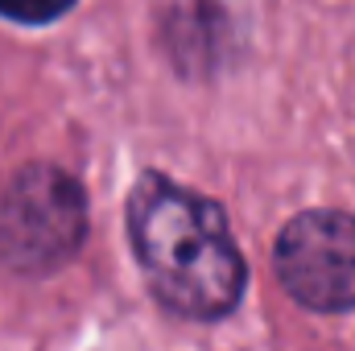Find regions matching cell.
I'll return each mask as SVG.
<instances>
[{"mask_svg": "<svg viewBox=\"0 0 355 351\" xmlns=\"http://www.w3.org/2000/svg\"><path fill=\"white\" fill-rule=\"evenodd\" d=\"M87 236L83 186L58 166H25L0 194V264L50 273Z\"/></svg>", "mask_w": 355, "mask_h": 351, "instance_id": "7a4b0ae2", "label": "cell"}, {"mask_svg": "<svg viewBox=\"0 0 355 351\" xmlns=\"http://www.w3.org/2000/svg\"><path fill=\"white\" fill-rule=\"evenodd\" d=\"M71 8H75V0H0V17H8L17 25H50Z\"/></svg>", "mask_w": 355, "mask_h": 351, "instance_id": "277c9868", "label": "cell"}, {"mask_svg": "<svg viewBox=\"0 0 355 351\" xmlns=\"http://www.w3.org/2000/svg\"><path fill=\"white\" fill-rule=\"evenodd\" d=\"M128 236L149 289L182 318L211 323L244 298L248 268L219 203L166 174H141L128 194Z\"/></svg>", "mask_w": 355, "mask_h": 351, "instance_id": "6da1fadb", "label": "cell"}, {"mask_svg": "<svg viewBox=\"0 0 355 351\" xmlns=\"http://www.w3.org/2000/svg\"><path fill=\"white\" fill-rule=\"evenodd\" d=\"M272 264L285 293L306 310H355V215L302 211L281 228Z\"/></svg>", "mask_w": 355, "mask_h": 351, "instance_id": "3957f363", "label": "cell"}]
</instances>
